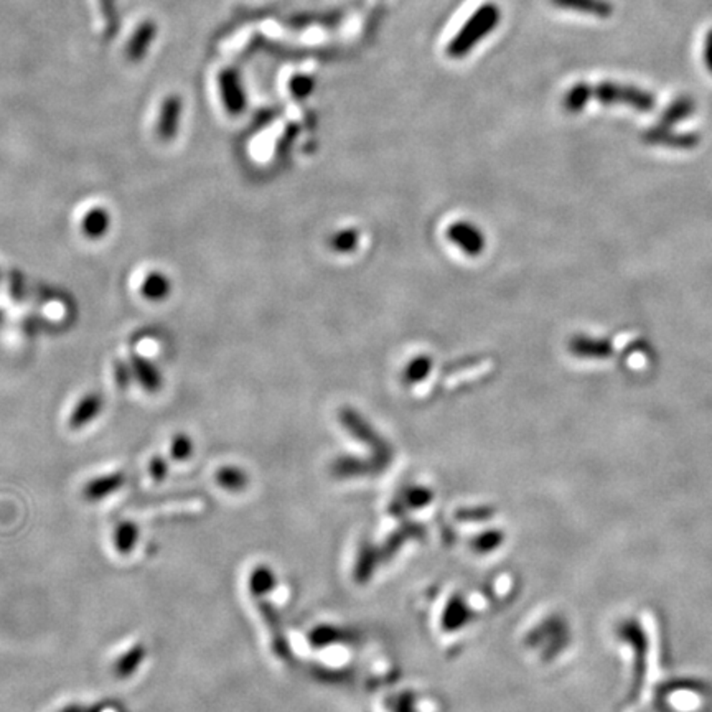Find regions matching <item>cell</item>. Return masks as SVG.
<instances>
[{
    "instance_id": "obj_1",
    "label": "cell",
    "mask_w": 712,
    "mask_h": 712,
    "mask_svg": "<svg viewBox=\"0 0 712 712\" xmlns=\"http://www.w3.org/2000/svg\"><path fill=\"white\" fill-rule=\"evenodd\" d=\"M500 22V9L495 4H485L468 18L464 28L448 44L447 55L450 58H462L474 48L484 36L492 34Z\"/></svg>"
},
{
    "instance_id": "obj_2",
    "label": "cell",
    "mask_w": 712,
    "mask_h": 712,
    "mask_svg": "<svg viewBox=\"0 0 712 712\" xmlns=\"http://www.w3.org/2000/svg\"><path fill=\"white\" fill-rule=\"evenodd\" d=\"M592 97H596L602 105H625L640 113H650L655 107V96L650 91L612 81L592 86Z\"/></svg>"
},
{
    "instance_id": "obj_3",
    "label": "cell",
    "mask_w": 712,
    "mask_h": 712,
    "mask_svg": "<svg viewBox=\"0 0 712 712\" xmlns=\"http://www.w3.org/2000/svg\"><path fill=\"white\" fill-rule=\"evenodd\" d=\"M127 476L125 472H113V474L101 475L96 478H91L83 488V498L89 503H97L107 496L119 492L125 484Z\"/></svg>"
},
{
    "instance_id": "obj_4",
    "label": "cell",
    "mask_w": 712,
    "mask_h": 712,
    "mask_svg": "<svg viewBox=\"0 0 712 712\" xmlns=\"http://www.w3.org/2000/svg\"><path fill=\"white\" fill-rule=\"evenodd\" d=\"M103 407H105V399L99 393L85 395V397L78 401V405L75 406V409L71 411L70 419H68L71 429L73 431L85 429L91 422L97 419L99 414L103 413Z\"/></svg>"
},
{
    "instance_id": "obj_5",
    "label": "cell",
    "mask_w": 712,
    "mask_h": 712,
    "mask_svg": "<svg viewBox=\"0 0 712 712\" xmlns=\"http://www.w3.org/2000/svg\"><path fill=\"white\" fill-rule=\"evenodd\" d=\"M147 658V647L144 643L137 642L132 645L129 650L124 651L119 658L113 663V677L115 679H129L141 668L142 663Z\"/></svg>"
},
{
    "instance_id": "obj_6",
    "label": "cell",
    "mask_w": 712,
    "mask_h": 712,
    "mask_svg": "<svg viewBox=\"0 0 712 712\" xmlns=\"http://www.w3.org/2000/svg\"><path fill=\"white\" fill-rule=\"evenodd\" d=\"M643 139L653 145H668V147H675V149H691L699 141V137L695 134H677V132H671V129L659 127V125H655V127H651L650 131H647Z\"/></svg>"
},
{
    "instance_id": "obj_7",
    "label": "cell",
    "mask_w": 712,
    "mask_h": 712,
    "mask_svg": "<svg viewBox=\"0 0 712 712\" xmlns=\"http://www.w3.org/2000/svg\"><path fill=\"white\" fill-rule=\"evenodd\" d=\"M556 7L576 10L586 15L608 18L614 14V5L608 0H551Z\"/></svg>"
},
{
    "instance_id": "obj_8",
    "label": "cell",
    "mask_w": 712,
    "mask_h": 712,
    "mask_svg": "<svg viewBox=\"0 0 712 712\" xmlns=\"http://www.w3.org/2000/svg\"><path fill=\"white\" fill-rule=\"evenodd\" d=\"M109 228H111V215L101 206H95L88 210L81 221V231L89 239H101L107 235Z\"/></svg>"
},
{
    "instance_id": "obj_9",
    "label": "cell",
    "mask_w": 712,
    "mask_h": 712,
    "mask_svg": "<svg viewBox=\"0 0 712 712\" xmlns=\"http://www.w3.org/2000/svg\"><path fill=\"white\" fill-rule=\"evenodd\" d=\"M131 368L134 376L144 389L154 393L162 387V375L155 368V365H152L149 360L142 358L139 355H134L131 358Z\"/></svg>"
},
{
    "instance_id": "obj_10",
    "label": "cell",
    "mask_w": 712,
    "mask_h": 712,
    "mask_svg": "<svg viewBox=\"0 0 712 712\" xmlns=\"http://www.w3.org/2000/svg\"><path fill=\"white\" fill-rule=\"evenodd\" d=\"M139 537H141V531L137 523H134L131 519L121 521L113 533L115 551L123 556H129L139 545Z\"/></svg>"
},
{
    "instance_id": "obj_11",
    "label": "cell",
    "mask_w": 712,
    "mask_h": 712,
    "mask_svg": "<svg viewBox=\"0 0 712 712\" xmlns=\"http://www.w3.org/2000/svg\"><path fill=\"white\" fill-rule=\"evenodd\" d=\"M696 105L695 101L689 96H679L671 103V105L665 109V113L659 117V123L657 125L659 127H667L671 129L673 125L681 123L687 119L689 115L695 113Z\"/></svg>"
},
{
    "instance_id": "obj_12",
    "label": "cell",
    "mask_w": 712,
    "mask_h": 712,
    "mask_svg": "<svg viewBox=\"0 0 712 712\" xmlns=\"http://www.w3.org/2000/svg\"><path fill=\"white\" fill-rule=\"evenodd\" d=\"M215 480L223 490L231 493L245 492L247 484H249V476L246 472L241 466H220L215 474Z\"/></svg>"
},
{
    "instance_id": "obj_13",
    "label": "cell",
    "mask_w": 712,
    "mask_h": 712,
    "mask_svg": "<svg viewBox=\"0 0 712 712\" xmlns=\"http://www.w3.org/2000/svg\"><path fill=\"white\" fill-rule=\"evenodd\" d=\"M172 290V282L167 276L160 271H152L144 277L141 284V294L147 300H164Z\"/></svg>"
},
{
    "instance_id": "obj_14",
    "label": "cell",
    "mask_w": 712,
    "mask_h": 712,
    "mask_svg": "<svg viewBox=\"0 0 712 712\" xmlns=\"http://www.w3.org/2000/svg\"><path fill=\"white\" fill-rule=\"evenodd\" d=\"M450 239L456 241L468 255H478L484 247L482 235L476 229L468 226L466 223H458L457 226L450 229Z\"/></svg>"
},
{
    "instance_id": "obj_15",
    "label": "cell",
    "mask_w": 712,
    "mask_h": 712,
    "mask_svg": "<svg viewBox=\"0 0 712 712\" xmlns=\"http://www.w3.org/2000/svg\"><path fill=\"white\" fill-rule=\"evenodd\" d=\"M571 350L582 358H607L612 353V345L606 340L590 336H577L571 343Z\"/></svg>"
},
{
    "instance_id": "obj_16",
    "label": "cell",
    "mask_w": 712,
    "mask_h": 712,
    "mask_svg": "<svg viewBox=\"0 0 712 712\" xmlns=\"http://www.w3.org/2000/svg\"><path fill=\"white\" fill-rule=\"evenodd\" d=\"M257 606H259V610L263 614L266 624H267L269 630L273 633L274 650L281 657H287V643H286V638H284V633H282L281 624H279V618H277L276 610L267 602H259Z\"/></svg>"
},
{
    "instance_id": "obj_17",
    "label": "cell",
    "mask_w": 712,
    "mask_h": 712,
    "mask_svg": "<svg viewBox=\"0 0 712 712\" xmlns=\"http://www.w3.org/2000/svg\"><path fill=\"white\" fill-rule=\"evenodd\" d=\"M276 586V577L267 566H257L249 574V590L255 597H263Z\"/></svg>"
},
{
    "instance_id": "obj_18",
    "label": "cell",
    "mask_w": 712,
    "mask_h": 712,
    "mask_svg": "<svg viewBox=\"0 0 712 712\" xmlns=\"http://www.w3.org/2000/svg\"><path fill=\"white\" fill-rule=\"evenodd\" d=\"M590 99H592V86L587 83H577L564 97V107L569 113H579L587 105Z\"/></svg>"
},
{
    "instance_id": "obj_19",
    "label": "cell",
    "mask_w": 712,
    "mask_h": 712,
    "mask_svg": "<svg viewBox=\"0 0 712 712\" xmlns=\"http://www.w3.org/2000/svg\"><path fill=\"white\" fill-rule=\"evenodd\" d=\"M194 440L184 432H178L170 442V457L175 462H185L194 456Z\"/></svg>"
},
{
    "instance_id": "obj_20",
    "label": "cell",
    "mask_w": 712,
    "mask_h": 712,
    "mask_svg": "<svg viewBox=\"0 0 712 712\" xmlns=\"http://www.w3.org/2000/svg\"><path fill=\"white\" fill-rule=\"evenodd\" d=\"M176 124H178V103L172 101L164 107V113H162V121L158 125V134L162 139H172L175 135Z\"/></svg>"
},
{
    "instance_id": "obj_21",
    "label": "cell",
    "mask_w": 712,
    "mask_h": 712,
    "mask_svg": "<svg viewBox=\"0 0 712 712\" xmlns=\"http://www.w3.org/2000/svg\"><path fill=\"white\" fill-rule=\"evenodd\" d=\"M149 474L154 482H158V484L164 482L168 475L167 458L162 457V456L150 458Z\"/></svg>"
},
{
    "instance_id": "obj_22",
    "label": "cell",
    "mask_w": 712,
    "mask_h": 712,
    "mask_svg": "<svg viewBox=\"0 0 712 712\" xmlns=\"http://www.w3.org/2000/svg\"><path fill=\"white\" fill-rule=\"evenodd\" d=\"M115 381H117V386L125 387L131 383L132 373L131 366H127L124 361H115Z\"/></svg>"
},
{
    "instance_id": "obj_23",
    "label": "cell",
    "mask_w": 712,
    "mask_h": 712,
    "mask_svg": "<svg viewBox=\"0 0 712 712\" xmlns=\"http://www.w3.org/2000/svg\"><path fill=\"white\" fill-rule=\"evenodd\" d=\"M427 369H429V360H427V358L416 360L413 365H411V368H407V378L411 379V381L424 378V376L427 375Z\"/></svg>"
},
{
    "instance_id": "obj_24",
    "label": "cell",
    "mask_w": 712,
    "mask_h": 712,
    "mask_svg": "<svg viewBox=\"0 0 712 712\" xmlns=\"http://www.w3.org/2000/svg\"><path fill=\"white\" fill-rule=\"evenodd\" d=\"M312 86H314V83L308 78H296L292 81V89L300 97L307 96L308 93L312 91Z\"/></svg>"
},
{
    "instance_id": "obj_25",
    "label": "cell",
    "mask_w": 712,
    "mask_h": 712,
    "mask_svg": "<svg viewBox=\"0 0 712 712\" xmlns=\"http://www.w3.org/2000/svg\"><path fill=\"white\" fill-rule=\"evenodd\" d=\"M703 58L706 68H707V71L712 75V30H709L707 35H706Z\"/></svg>"
},
{
    "instance_id": "obj_26",
    "label": "cell",
    "mask_w": 712,
    "mask_h": 712,
    "mask_svg": "<svg viewBox=\"0 0 712 712\" xmlns=\"http://www.w3.org/2000/svg\"><path fill=\"white\" fill-rule=\"evenodd\" d=\"M58 712H86V706L85 704L71 703L62 707Z\"/></svg>"
}]
</instances>
